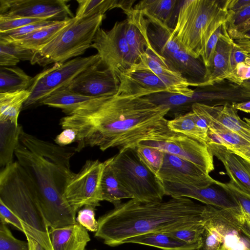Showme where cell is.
<instances>
[{"label": "cell", "instance_id": "cell-35", "mask_svg": "<svg viewBox=\"0 0 250 250\" xmlns=\"http://www.w3.org/2000/svg\"><path fill=\"white\" fill-rule=\"evenodd\" d=\"M167 126L170 130L192 138L207 145L208 143V131L196 125L193 120L191 111L168 120Z\"/></svg>", "mask_w": 250, "mask_h": 250}, {"label": "cell", "instance_id": "cell-50", "mask_svg": "<svg viewBox=\"0 0 250 250\" xmlns=\"http://www.w3.org/2000/svg\"><path fill=\"white\" fill-rule=\"evenodd\" d=\"M0 222L10 224L20 231L25 233L24 226L20 219L0 200Z\"/></svg>", "mask_w": 250, "mask_h": 250}, {"label": "cell", "instance_id": "cell-13", "mask_svg": "<svg viewBox=\"0 0 250 250\" xmlns=\"http://www.w3.org/2000/svg\"><path fill=\"white\" fill-rule=\"evenodd\" d=\"M208 217L226 250H250V218L238 206L225 210L207 205Z\"/></svg>", "mask_w": 250, "mask_h": 250}, {"label": "cell", "instance_id": "cell-8", "mask_svg": "<svg viewBox=\"0 0 250 250\" xmlns=\"http://www.w3.org/2000/svg\"><path fill=\"white\" fill-rule=\"evenodd\" d=\"M104 18L105 15L102 14L83 19L73 18L48 43L35 52L31 63L45 66L83 54L91 47Z\"/></svg>", "mask_w": 250, "mask_h": 250}, {"label": "cell", "instance_id": "cell-6", "mask_svg": "<svg viewBox=\"0 0 250 250\" xmlns=\"http://www.w3.org/2000/svg\"><path fill=\"white\" fill-rule=\"evenodd\" d=\"M131 18L145 36L148 48L192 86H203L207 79V68L201 58H194L187 52L174 37L172 28L139 11H134Z\"/></svg>", "mask_w": 250, "mask_h": 250}, {"label": "cell", "instance_id": "cell-54", "mask_svg": "<svg viewBox=\"0 0 250 250\" xmlns=\"http://www.w3.org/2000/svg\"><path fill=\"white\" fill-rule=\"evenodd\" d=\"M228 150L242 158H247L250 160V146L239 148H231Z\"/></svg>", "mask_w": 250, "mask_h": 250}, {"label": "cell", "instance_id": "cell-38", "mask_svg": "<svg viewBox=\"0 0 250 250\" xmlns=\"http://www.w3.org/2000/svg\"><path fill=\"white\" fill-rule=\"evenodd\" d=\"M136 148L141 160L158 175L163 163L165 152L157 148L140 144H138Z\"/></svg>", "mask_w": 250, "mask_h": 250}, {"label": "cell", "instance_id": "cell-37", "mask_svg": "<svg viewBox=\"0 0 250 250\" xmlns=\"http://www.w3.org/2000/svg\"><path fill=\"white\" fill-rule=\"evenodd\" d=\"M226 22L228 33L233 39H239L242 35L250 29V4L235 13L229 12Z\"/></svg>", "mask_w": 250, "mask_h": 250}, {"label": "cell", "instance_id": "cell-39", "mask_svg": "<svg viewBox=\"0 0 250 250\" xmlns=\"http://www.w3.org/2000/svg\"><path fill=\"white\" fill-rule=\"evenodd\" d=\"M205 223L192 225L165 232L189 244H200L202 245Z\"/></svg>", "mask_w": 250, "mask_h": 250}, {"label": "cell", "instance_id": "cell-1", "mask_svg": "<svg viewBox=\"0 0 250 250\" xmlns=\"http://www.w3.org/2000/svg\"><path fill=\"white\" fill-rule=\"evenodd\" d=\"M170 107L147 97L116 94L93 98L62 117V129L77 133L76 151L85 147L102 151L135 147L151 133L167 125Z\"/></svg>", "mask_w": 250, "mask_h": 250}, {"label": "cell", "instance_id": "cell-4", "mask_svg": "<svg viewBox=\"0 0 250 250\" xmlns=\"http://www.w3.org/2000/svg\"><path fill=\"white\" fill-rule=\"evenodd\" d=\"M0 200L20 219L24 234L37 241L45 250H53L49 227L42 211L34 184L17 161L0 171Z\"/></svg>", "mask_w": 250, "mask_h": 250}, {"label": "cell", "instance_id": "cell-2", "mask_svg": "<svg viewBox=\"0 0 250 250\" xmlns=\"http://www.w3.org/2000/svg\"><path fill=\"white\" fill-rule=\"evenodd\" d=\"M206 205L186 197L142 203L130 199L100 216L95 236L115 247L132 237L205 223Z\"/></svg>", "mask_w": 250, "mask_h": 250}, {"label": "cell", "instance_id": "cell-47", "mask_svg": "<svg viewBox=\"0 0 250 250\" xmlns=\"http://www.w3.org/2000/svg\"><path fill=\"white\" fill-rule=\"evenodd\" d=\"M56 21H57L52 20L43 21L29 24L12 30L0 33V38L10 39L21 37L28 34L39 29L51 24Z\"/></svg>", "mask_w": 250, "mask_h": 250}, {"label": "cell", "instance_id": "cell-42", "mask_svg": "<svg viewBox=\"0 0 250 250\" xmlns=\"http://www.w3.org/2000/svg\"><path fill=\"white\" fill-rule=\"evenodd\" d=\"M0 250H29V245L15 238L6 224L0 222Z\"/></svg>", "mask_w": 250, "mask_h": 250}, {"label": "cell", "instance_id": "cell-15", "mask_svg": "<svg viewBox=\"0 0 250 250\" xmlns=\"http://www.w3.org/2000/svg\"><path fill=\"white\" fill-rule=\"evenodd\" d=\"M119 81L101 60L81 73L68 85L71 91L91 98L116 94Z\"/></svg>", "mask_w": 250, "mask_h": 250}, {"label": "cell", "instance_id": "cell-16", "mask_svg": "<svg viewBox=\"0 0 250 250\" xmlns=\"http://www.w3.org/2000/svg\"><path fill=\"white\" fill-rule=\"evenodd\" d=\"M162 182L183 184L196 187L218 185V181L193 163L165 153L162 167L158 173Z\"/></svg>", "mask_w": 250, "mask_h": 250}, {"label": "cell", "instance_id": "cell-60", "mask_svg": "<svg viewBox=\"0 0 250 250\" xmlns=\"http://www.w3.org/2000/svg\"><path fill=\"white\" fill-rule=\"evenodd\" d=\"M218 250H226L225 246L222 244V245L220 247V248Z\"/></svg>", "mask_w": 250, "mask_h": 250}, {"label": "cell", "instance_id": "cell-10", "mask_svg": "<svg viewBox=\"0 0 250 250\" xmlns=\"http://www.w3.org/2000/svg\"><path fill=\"white\" fill-rule=\"evenodd\" d=\"M138 144L151 146L188 161L207 174L214 169L213 156L206 144L170 130L167 125L151 133Z\"/></svg>", "mask_w": 250, "mask_h": 250}, {"label": "cell", "instance_id": "cell-14", "mask_svg": "<svg viewBox=\"0 0 250 250\" xmlns=\"http://www.w3.org/2000/svg\"><path fill=\"white\" fill-rule=\"evenodd\" d=\"M67 2L65 0H0V18L62 21L74 18Z\"/></svg>", "mask_w": 250, "mask_h": 250}, {"label": "cell", "instance_id": "cell-29", "mask_svg": "<svg viewBox=\"0 0 250 250\" xmlns=\"http://www.w3.org/2000/svg\"><path fill=\"white\" fill-rule=\"evenodd\" d=\"M93 98L74 92L69 89L67 86H64L53 92L41 104L60 108L65 113L68 114L82 104Z\"/></svg>", "mask_w": 250, "mask_h": 250}, {"label": "cell", "instance_id": "cell-57", "mask_svg": "<svg viewBox=\"0 0 250 250\" xmlns=\"http://www.w3.org/2000/svg\"><path fill=\"white\" fill-rule=\"evenodd\" d=\"M240 86L242 95L244 97H250V79L244 81Z\"/></svg>", "mask_w": 250, "mask_h": 250}, {"label": "cell", "instance_id": "cell-36", "mask_svg": "<svg viewBox=\"0 0 250 250\" xmlns=\"http://www.w3.org/2000/svg\"><path fill=\"white\" fill-rule=\"evenodd\" d=\"M125 20V36L135 63L145 53L148 44L145 36L133 21L127 17Z\"/></svg>", "mask_w": 250, "mask_h": 250}, {"label": "cell", "instance_id": "cell-59", "mask_svg": "<svg viewBox=\"0 0 250 250\" xmlns=\"http://www.w3.org/2000/svg\"><path fill=\"white\" fill-rule=\"evenodd\" d=\"M244 121L250 125V119L247 118H244Z\"/></svg>", "mask_w": 250, "mask_h": 250}, {"label": "cell", "instance_id": "cell-24", "mask_svg": "<svg viewBox=\"0 0 250 250\" xmlns=\"http://www.w3.org/2000/svg\"><path fill=\"white\" fill-rule=\"evenodd\" d=\"M205 105L212 121L235 132L250 143V125L240 118L237 110L232 104Z\"/></svg>", "mask_w": 250, "mask_h": 250}, {"label": "cell", "instance_id": "cell-56", "mask_svg": "<svg viewBox=\"0 0 250 250\" xmlns=\"http://www.w3.org/2000/svg\"><path fill=\"white\" fill-rule=\"evenodd\" d=\"M232 105L237 110L250 114V101L233 103Z\"/></svg>", "mask_w": 250, "mask_h": 250}, {"label": "cell", "instance_id": "cell-45", "mask_svg": "<svg viewBox=\"0 0 250 250\" xmlns=\"http://www.w3.org/2000/svg\"><path fill=\"white\" fill-rule=\"evenodd\" d=\"M95 208L92 206H85L78 212L76 222L87 230L96 232L98 223L95 218Z\"/></svg>", "mask_w": 250, "mask_h": 250}, {"label": "cell", "instance_id": "cell-27", "mask_svg": "<svg viewBox=\"0 0 250 250\" xmlns=\"http://www.w3.org/2000/svg\"><path fill=\"white\" fill-rule=\"evenodd\" d=\"M23 130L21 125L0 121V165L3 167L13 162L15 151Z\"/></svg>", "mask_w": 250, "mask_h": 250}, {"label": "cell", "instance_id": "cell-11", "mask_svg": "<svg viewBox=\"0 0 250 250\" xmlns=\"http://www.w3.org/2000/svg\"><path fill=\"white\" fill-rule=\"evenodd\" d=\"M125 20L117 21L108 31L100 27L91 45L97 50L103 65L118 79L135 63L125 36Z\"/></svg>", "mask_w": 250, "mask_h": 250}, {"label": "cell", "instance_id": "cell-21", "mask_svg": "<svg viewBox=\"0 0 250 250\" xmlns=\"http://www.w3.org/2000/svg\"><path fill=\"white\" fill-rule=\"evenodd\" d=\"M207 146L213 156L224 165L230 181L250 195V167L245 160L223 146L211 144Z\"/></svg>", "mask_w": 250, "mask_h": 250}, {"label": "cell", "instance_id": "cell-31", "mask_svg": "<svg viewBox=\"0 0 250 250\" xmlns=\"http://www.w3.org/2000/svg\"><path fill=\"white\" fill-rule=\"evenodd\" d=\"M104 162V169L101 180L103 201L112 203L116 207L122 203V200L132 199L131 195L119 183L107 161Z\"/></svg>", "mask_w": 250, "mask_h": 250}, {"label": "cell", "instance_id": "cell-23", "mask_svg": "<svg viewBox=\"0 0 250 250\" xmlns=\"http://www.w3.org/2000/svg\"><path fill=\"white\" fill-rule=\"evenodd\" d=\"M232 39L227 30L218 42L212 62L207 69V79L203 86L214 85L228 79L231 73L230 54Z\"/></svg>", "mask_w": 250, "mask_h": 250}, {"label": "cell", "instance_id": "cell-43", "mask_svg": "<svg viewBox=\"0 0 250 250\" xmlns=\"http://www.w3.org/2000/svg\"><path fill=\"white\" fill-rule=\"evenodd\" d=\"M250 53V40L246 38L233 40L230 54L231 72L236 65L244 62Z\"/></svg>", "mask_w": 250, "mask_h": 250}, {"label": "cell", "instance_id": "cell-9", "mask_svg": "<svg viewBox=\"0 0 250 250\" xmlns=\"http://www.w3.org/2000/svg\"><path fill=\"white\" fill-rule=\"evenodd\" d=\"M101 60L98 54L85 57H77L64 62L54 63L33 78L27 89L30 96L22 109L41 102L58 89L67 86L81 73Z\"/></svg>", "mask_w": 250, "mask_h": 250}, {"label": "cell", "instance_id": "cell-20", "mask_svg": "<svg viewBox=\"0 0 250 250\" xmlns=\"http://www.w3.org/2000/svg\"><path fill=\"white\" fill-rule=\"evenodd\" d=\"M20 142L31 152L68 171H72L70 168V160L77 152L76 147L62 146L39 139L23 130L21 133Z\"/></svg>", "mask_w": 250, "mask_h": 250}, {"label": "cell", "instance_id": "cell-52", "mask_svg": "<svg viewBox=\"0 0 250 250\" xmlns=\"http://www.w3.org/2000/svg\"><path fill=\"white\" fill-rule=\"evenodd\" d=\"M20 61L13 55L0 51V66L11 67L15 66Z\"/></svg>", "mask_w": 250, "mask_h": 250}, {"label": "cell", "instance_id": "cell-58", "mask_svg": "<svg viewBox=\"0 0 250 250\" xmlns=\"http://www.w3.org/2000/svg\"><path fill=\"white\" fill-rule=\"evenodd\" d=\"M242 38H246L250 40V29L242 35L240 39Z\"/></svg>", "mask_w": 250, "mask_h": 250}, {"label": "cell", "instance_id": "cell-51", "mask_svg": "<svg viewBox=\"0 0 250 250\" xmlns=\"http://www.w3.org/2000/svg\"><path fill=\"white\" fill-rule=\"evenodd\" d=\"M58 134L54 139L55 144L64 146L76 141L77 133L72 128H66Z\"/></svg>", "mask_w": 250, "mask_h": 250}, {"label": "cell", "instance_id": "cell-44", "mask_svg": "<svg viewBox=\"0 0 250 250\" xmlns=\"http://www.w3.org/2000/svg\"><path fill=\"white\" fill-rule=\"evenodd\" d=\"M0 51L10 54L20 61L33 60L35 51L24 47L16 43L0 38Z\"/></svg>", "mask_w": 250, "mask_h": 250}, {"label": "cell", "instance_id": "cell-32", "mask_svg": "<svg viewBox=\"0 0 250 250\" xmlns=\"http://www.w3.org/2000/svg\"><path fill=\"white\" fill-rule=\"evenodd\" d=\"M33 78L18 67L0 68V93L27 90Z\"/></svg>", "mask_w": 250, "mask_h": 250}, {"label": "cell", "instance_id": "cell-3", "mask_svg": "<svg viewBox=\"0 0 250 250\" xmlns=\"http://www.w3.org/2000/svg\"><path fill=\"white\" fill-rule=\"evenodd\" d=\"M15 155L34 184L48 227L60 228L76 223V212L64 196L67 184L75 173L31 152L20 142Z\"/></svg>", "mask_w": 250, "mask_h": 250}, {"label": "cell", "instance_id": "cell-25", "mask_svg": "<svg viewBox=\"0 0 250 250\" xmlns=\"http://www.w3.org/2000/svg\"><path fill=\"white\" fill-rule=\"evenodd\" d=\"M73 18L67 19L62 21H57L51 24L35 30L26 35L4 40L13 42L24 47L36 52L41 50L58 33L70 23Z\"/></svg>", "mask_w": 250, "mask_h": 250}, {"label": "cell", "instance_id": "cell-26", "mask_svg": "<svg viewBox=\"0 0 250 250\" xmlns=\"http://www.w3.org/2000/svg\"><path fill=\"white\" fill-rule=\"evenodd\" d=\"M134 243L162 250H200L202 245L189 244L165 232H156L137 235L125 240L124 244Z\"/></svg>", "mask_w": 250, "mask_h": 250}, {"label": "cell", "instance_id": "cell-22", "mask_svg": "<svg viewBox=\"0 0 250 250\" xmlns=\"http://www.w3.org/2000/svg\"><path fill=\"white\" fill-rule=\"evenodd\" d=\"M53 250H85L90 241L87 230L78 223L60 228H49Z\"/></svg>", "mask_w": 250, "mask_h": 250}, {"label": "cell", "instance_id": "cell-40", "mask_svg": "<svg viewBox=\"0 0 250 250\" xmlns=\"http://www.w3.org/2000/svg\"><path fill=\"white\" fill-rule=\"evenodd\" d=\"M218 186L222 188L250 218V195L230 181L227 183L220 182Z\"/></svg>", "mask_w": 250, "mask_h": 250}, {"label": "cell", "instance_id": "cell-12", "mask_svg": "<svg viewBox=\"0 0 250 250\" xmlns=\"http://www.w3.org/2000/svg\"><path fill=\"white\" fill-rule=\"evenodd\" d=\"M104 169V162L88 160L80 171L69 180L64 196L76 213L85 206H100L103 201L101 180Z\"/></svg>", "mask_w": 250, "mask_h": 250}, {"label": "cell", "instance_id": "cell-46", "mask_svg": "<svg viewBox=\"0 0 250 250\" xmlns=\"http://www.w3.org/2000/svg\"><path fill=\"white\" fill-rule=\"evenodd\" d=\"M227 30L226 23H225L217 28L209 39L206 45L205 52L201 57L207 69L211 65L219 39Z\"/></svg>", "mask_w": 250, "mask_h": 250}, {"label": "cell", "instance_id": "cell-5", "mask_svg": "<svg viewBox=\"0 0 250 250\" xmlns=\"http://www.w3.org/2000/svg\"><path fill=\"white\" fill-rule=\"evenodd\" d=\"M227 0H186L179 9L173 34L196 59L204 55L207 42L229 17Z\"/></svg>", "mask_w": 250, "mask_h": 250}, {"label": "cell", "instance_id": "cell-61", "mask_svg": "<svg viewBox=\"0 0 250 250\" xmlns=\"http://www.w3.org/2000/svg\"><path fill=\"white\" fill-rule=\"evenodd\" d=\"M248 57L250 58V53L248 55Z\"/></svg>", "mask_w": 250, "mask_h": 250}, {"label": "cell", "instance_id": "cell-18", "mask_svg": "<svg viewBox=\"0 0 250 250\" xmlns=\"http://www.w3.org/2000/svg\"><path fill=\"white\" fill-rule=\"evenodd\" d=\"M166 195L170 197H186L196 200L206 205L228 210L238 206L227 195L212 185L196 187L191 185L162 182Z\"/></svg>", "mask_w": 250, "mask_h": 250}, {"label": "cell", "instance_id": "cell-28", "mask_svg": "<svg viewBox=\"0 0 250 250\" xmlns=\"http://www.w3.org/2000/svg\"><path fill=\"white\" fill-rule=\"evenodd\" d=\"M135 0H77L78 6L75 18L83 19L105 13L113 8H119L125 11L133 7Z\"/></svg>", "mask_w": 250, "mask_h": 250}, {"label": "cell", "instance_id": "cell-30", "mask_svg": "<svg viewBox=\"0 0 250 250\" xmlns=\"http://www.w3.org/2000/svg\"><path fill=\"white\" fill-rule=\"evenodd\" d=\"M30 95L28 90L0 93V121H10L18 125L21 109Z\"/></svg>", "mask_w": 250, "mask_h": 250}, {"label": "cell", "instance_id": "cell-17", "mask_svg": "<svg viewBox=\"0 0 250 250\" xmlns=\"http://www.w3.org/2000/svg\"><path fill=\"white\" fill-rule=\"evenodd\" d=\"M118 93L146 97L169 93L164 83L143 62L139 61L122 73L119 78Z\"/></svg>", "mask_w": 250, "mask_h": 250}, {"label": "cell", "instance_id": "cell-55", "mask_svg": "<svg viewBox=\"0 0 250 250\" xmlns=\"http://www.w3.org/2000/svg\"><path fill=\"white\" fill-rule=\"evenodd\" d=\"M29 245V250H45L35 239L28 234H25Z\"/></svg>", "mask_w": 250, "mask_h": 250}, {"label": "cell", "instance_id": "cell-49", "mask_svg": "<svg viewBox=\"0 0 250 250\" xmlns=\"http://www.w3.org/2000/svg\"><path fill=\"white\" fill-rule=\"evenodd\" d=\"M48 20L32 18H0V33L16 29L26 25Z\"/></svg>", "mask_w": 250, "mask_h": 250}, {"label": "cell", "instance_id": "cell-48", "mask_svg": "<svg viewBox=\"0 0 250 250\" xmlns=\"http://www.w3.org/2000/svg\"><path fill=\"white\" fill-rule=\"evenodd\" d=\"M250 79V58L248 57L243 62L238 63L232 71L228 80L240 86Z\"/></svg>", "mask_w": 250, "mask_h": 250}, {"label": "cell", "instance_id": "cell-33", "mask_svg": "<svg viewBox=\"0 0 250 250\" xmlns=\"http://www.w3.org/2000/svg\"><path fill=\"white\" fill-rule=\"evenodd\" d=\"M208 143L225 147L226 149L239 148L250 146V143L235 132L212 121L208 130Z\"/></svg>", "mask_w": 250, "mask_h": 250}, {"label": "cell", "instance_id": "cell-19", "mask_svg": "<svg viewBox=\"0 0 250 250\" xmlns=\"http://www.w3.org/2000/svg\"><path fill=\"white\" fill-rule=\"evenodd\" d=\"M140 61L150 68L167 87L169 93L192 98V86L180 73L166 64L150 48H147Z\"/></svg>", "mask_w": 250, "mask_h": 250}, {"label": "cell", "instance_id": "cell-53", "mask_svg": "<svg viewBox=\"0 0 250 250\" xmlns=\"http://www.w3.org/2000/svg\"><path fill=\"white\" fill-rule=\"evenodd\" d=\"M250 4V0H228L227 8L229 12L235 13Z\"/></svg>", "mask_w": 250, "mask_h": 250}, {"label": "cell", "instance_id": "cell-41", "mask_svg": "<svg viewBox=\"0 0 250 250\" xmlns=\"http://www.w3.org/2000/svg\"><path fill=\"white\" fill-rule=\"evenodd\" d=\"M222 244L221 235L209 220L207 209V218L205 223L202 246L200 250H218Z\"/></svg>", "mask_w": 250, "mask_h": 250}, {"label": "cell", "instance_id": "cell-62", "mask_svg": "<svg viewBox=\"0 0 250 250\" xmlns=\"http://www.w3.org/2000/svg\"></svg>", "mask_w": 250, "mask_h": 250}, {"label": "cell", "instance_id": "cell-34", "mask_svg": "<svg viewBox=\"0 0 250 250\" xmlns=\"http://www.w3.org/2000/svg\"><path fill=\"white\" fill-rule=\"evenodd\" d=\"M177 2L176 0H143L139 1L133 8L145 16L168 25Z\"/></svg>", "mask_w": 250, "mask_h": 250}, {"label": "cell", "instance_id": "cell-7", "mask_svg": "<svg viewBox=\"0 0 250 250\" xmlns=\"http://www.w3.org/2000/svg\"><path fill=\"white\" fill-rule=\"evenodd\" d=\"M106 161L131 199L142 203L163 200V182L141 160L136 147L120 150Z\"/></svg>", "mask_w": 250, "mask_h": 250}]
</instances>
